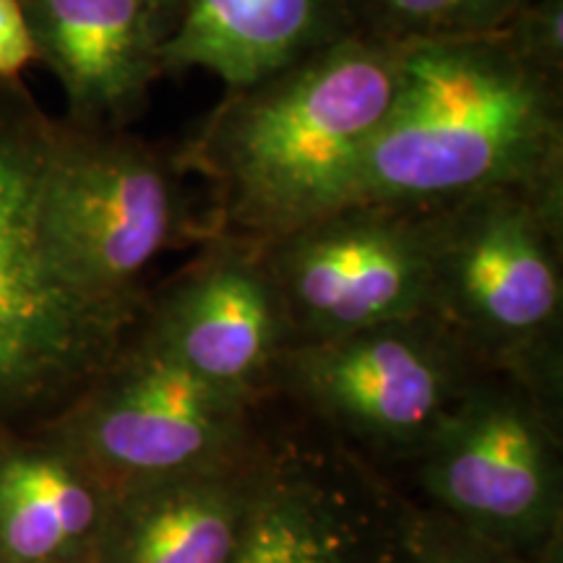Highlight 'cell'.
Here are the masks:
<instances>
[{
  "instance_id": "6da1fadb",
  "label": "cell",
  "mask_w": 563,
  "mask_h": 563,
  "mask_svg": "<svg viewBox=\"0 0 563 563\" xmlns=\"http://www.w3.org/2000/svg\"><path fill=\"white\" fill-rule=\"evenodd\" d=\"M490 191H563V76L506 32L402 47L352 203L431 209Z\"/></svg>"
},
{
  "instance_id": "7a4b0ae2",
  "label": "cell",
  "mask_w": 563,
  "mask_h": 563,
  "mask_svg": "<svg viewBox=\"0 0 563 563\" xmlns=\"http://www.w3.org/2000/svg\"><path fill=\"white\" fill-rule=\"evenodd\" d=\"M402 47L350 32L228 89L178 162L214 191L220 232L282 235L350 207L389 112Z\"/></svg>"
},
{
  "instance_id": "3957f363",
  "label": "cell",
  "mask_w": 563,
  "mask_h": 563,
  "mask_svg": "<svg viewBox=\"0 0 563 563\" xmlns=\"http://www.w3.org/2000/svg\"><path fill=\"white\" fill-rule=\"evenodd\" d=\"M428 211L431 311L477 365L561 382L563 191H490Z\"/></svg>"
},
{
  "instance_id": "277c9868",
  "label": "cell",
  "mask_w": 563,
  "mask_h": 563,
  "mask_svg": "<svg viewBox=\"0 0 563 563\" xmlns=\"http://www.w3.org/2000/svg\"><path fill=\"white\" fill-rule=\"evenodd\" d=\"M37 209L42 238L68 285L125 321L136 319L141 277L191 232L178 157L129 129L53 123Z\"/></svg>"
},
{
  "instance_id": "5b68a950",
  "label": "cell",
  "mask_w": 563,
  "mask_h": 563,
  "mask_svg": "<svg viewBox=\"0 0 563 563\" xmlns=\"http://www.w3.org/2000/svg\"><path fill=\"white\" fill-rule=\"evenodd\" d=\"M13 81H0V412L89 382L131 327L76 292L47 251L37 203L53 121Z\"/></svg>"
},
{
  "instance_id": "8992f818",
  "label": "cell",
  "mask_w": 563,
  "mask_h": 563,
  "mask_svg": "<svg viewBox=\"0 0 563 563\" xmlns=\"http://www.w3.org/2000/svg\"><path fill=\"white\" fill-rule=\"evenodd\" d=\"M543 397L551 394L525 378L481 368L418 460L433 509L548 563L561 534L563 483Z\"/></svg>"
},
{
  "instance_id": "52a82bcc",
  "label": "cell",
  "mask_w": 563,
  "mask_h": 563,
  "mask_svg": "<svg viewBox=\"0 0 563 563\" xmlns=\"http://www.w3.org/2000/svg\"><path fill=\"white\" fill-rule=\"evenodd\" d=\"M51 428L110 488L186 475L249 449V397L203 382L146 336L123 342Z\"/></svg>"
},
{
  "instance_id": "ba28073f",
  "label": "cell",
  "mask_w": 563,
  "mask_h": 563,
  "mask_svg": "<svg viewBox=\"0 0 563 563\" xmlns=\"http://www.w3.org/2000/svg\"><path fill=\"white\" fill-rule=\"evenodd\" d=\"M258 245L290 344L431 311L426 209L350 203Z\"/></svg>"
},
{
  "instance_id": "9c48e42d",
  "label": "cell",
  "mask_w": 563,
  "mask_h": 563,
  "mask_svg": "<svg viewBox=\"0 0 563 563\" xmlns=\"http://www.w3.org/2000/svg\"><path fill=\"white\" fill-rule=\"evenodd\" d=\"M481 368L441 321L418 316L295 342L277 371L336 431L378 452L418 456Z\"/></svg>"
},
{
  "instance_id": "30bf717a",
  "label": "cell",
  "mask_w": 563,
  "mask_h": 563,
  "mask_svg": "<svg viewBox=\"0 0 563 563\" xmlns=\"http://www.w3.org/2000/svg\"><path fill=\"white\" fill-rule=\"evenodd\" d=\"M405 506L340 452H262L249 530L232 563H405Z\"/></svg>"
},
{
  "instance_id": "8fae6325",
  "label": "cell",
  "mask_w": 563,
  "mask_h": 563,
  "mask_svg": "<svg viewBox=\"0 0 563 563\" xmlns=\"http://www.w3.org/2000/svg\"><path fill=\"white\" fill-rule=\"evenodd\" d=\"M141 336L203 382L256 394L290 347L258 241L217 232L209 251L162 295Z\"/></svg>"
},
{
  "instance_id": "7c38bea8",
  "label": "cell",
  "mask_w": 563,
  "mask_h": 563,
  "mask_svg": "<svg viewBox=\"0 0 563 563\" xmlns=\"http://www.w3.org/2000/svg\"><path fill=\"white\" fill-rule=\"evenodd\" d=\"M34 63L58 81L66 121L123 131L165 74L167 30L154 0H19Z\"/></svg>"
},
{
  "instance_id": "4fadbf2b",
  "label": "cell",
  "mask_w": 563,
  "mask_h": 563,
  "mask_svg": "<svg viewBox=\"0 0 563 563\" xmlns=\"http://www.w3.org/2000/svg\"><path fill=\"white\" fill-rule=\"evenodd\" d=\"M262 452L112 488L89 563H232L249 530Z\"/></svg>"
},
{
  "instance_id": "5bb4252c",
  "label": "cell",
  "mask_w": 563,
  "mask_h": 563,
  "mask_svg": "<svg viewBox=\"0 0 563 563\" xmlns=\"http://www.w3.org/2000/svg\"><path fill=\"white\" fill-rule=\"evenodd\" d=\"M350 32L342 0H186L162 45V68H201L241 89Z\"/></svg>"
},
{
  "instance_id": "9a60e30c",
  "label": "cell",
  "mask_w": 563,
  "mask_h": 563,
  "mask_svg": "<svg viewBox=\"0 0 563 563\" xmlns=\"http://www.w3.org/2000/svg\"><path fill=\"white\" fill-rule=\"evenodd\" d=\"M110 493L51 433H0V563H89Z\"/></svg>"
},
{
  "instance_id": "2e32d148",
  "label": "cell",
  "mask_w": 563,
  "mask_h": 563,
  "mask_svg": "<svg viewBox=\"0 0 563 563\" xmlns=\"http://www.w3.org/2000/svg\"><path fill=\"white\" fill-rule=\"evenodd\" d=\"M530 0H342L350 30L389 45L504 32Z\"/></svg>"
},
{
  "instance_id": "e0dca14e",
  "label": "cell",
  "mask_w": 563,
  "mask_h": 563,
  "mask_svg": "<svg viewBox=\"0 0 563 563\" xmlns=\"http://www.w3.org/2000/svg\"><path fill=\"white\" fill-rule=\"evenodd\" d=\"M405 563H545L454 522L439 509L405 506Z\"/></svg>"
},
{
  "instance_id": "ac0fdd59",
  "label": "cell",
  "mask_w": 563,
  "mask_h": 563,
  "mask_svg": "<svg viewBox=\"0 0 563 563\" xmlns=\"http://www.w3.org/2000/svg\"><path fill=\"white\" fill-rule=\"evenodd\" d=\"M504 32L527 58L563 76V0H530Z\"/></svg>"
},
{
  "instance_id": "d6986e66",
  "label": "cell",
  "mask_w": 563,
  "mask_h": 563,
  "mask_svg": "<svg viewBox=\"0 0 563 563\" xmlns=\"http://www.w3.org/2000/svg\"><path fill=\"white\" fill-rule=\"evenodd\" d=\"M34 63L19 0H0V81H13Z\"/></svg>"
},
{
  "instance_id": "ffe728a7",
  "label": "cell",
  "mask_w": 563,
  "mask_h": 563,
  "mask_svg": "<svg viewBox=\"0 0 563 563\" xmlns=\"http://www.w3.org/2000/svg\"><path fill=\"white\" fill-rule=\"evenodd\" d=\"M183 3H186V0H154V5L159 9L162 19H165L167 30H170V32H173L175 21H178V13L183 9ZM167 37H170V34H167Z\"/></svg>"
}]
</instances>
